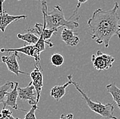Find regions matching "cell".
<instances>
[{
  "label": "cell",
  "mask_w": 120,
  "mask_h": 119,
  "mask_svg": "<svg viewBox=\"0 0 120 119\" xmlns=\"http://www.w3.org/2000/svg\"><path fill=\"white\" fill-rule=\"evenodd\" d=\"M119 8L117 2L109 10H103L99 8L88 19L87 25L91 31V38L98 45L104 44L108 48L112 36H117L120 38V17L117 13Z\"/></svg>",
  "instance_id": "obj_1"
},
{
  "label": "cell",
  "mask_w": 120,
  "mask_h": 119,
  "mask_svg": "<svg viewBox=\"0 0 120 119\" xmlns=\"http://www.w3.org/2000/svg\"><path fill=\"white\" fill-rule=\"evenodd\" d=\"M18 57H19V56L17 53L10 52L9 55H8V56H3L1 57V60L4 64H6L9 71L12 72V73L15 74L16 76H19L20 73L28 75V73L23 72L20 69V67H19L18 61H17Z\"/></svg>",
  "instance_id": "obj_6"
},
{
  "label": "cell",
  "mask_w": 120,
  "mask_h": 119,
  "mask_svg": "<svg viewBox=\"0 0 120 119\" xmlns=\"http://www.w3.org/2000/svg\"><path fill=\"white\" fill-rule=\"evenodd\" d=\"M68 82L66 83L65 84L62 85V86H55L51 90V97H52L54 99H55L56 101H60L62 99V97H64L66 94V89L68 86L72 85V75H68Z\"/></svg>",
  "instance_id": "obj_12"
},
{
  "label": "cell",
  "mask_w": 120,
  "mask_h": 119,
  "mask_svg": "<svg viewBox=\"0 0 120 119\" xmlns=\"http://www.w3.org/2000/svg\"><path fill=\"white\" fill-rule=\"evenodd\" d=\"M41 9L43 15L44 24L43 25L47 29H56L59 30L60 28H66L70 30H75L79 27L78 20L79 16L76 19H72L75 15H73L66 19L64 16V13L62 8L59 5H56L53 7L51 11H48L47 3L46 1H42Z\"/></svg>",
  "instance_id": "obj_2"
},
{
  "label": "cell",
  "mask_w": 120,
  "mask_h": 119,
  "mask_svg": "<svg viewBox=\"0 0 120 119\" xmlns=\"http://www.w3.org/2000/svg\"><path fill=\"white\" fill-rule=\"evenodd\" d=\"M18 87H19V83L18 82H15V87L10 90L8 93L7 96L6 97L4 103H2L4 107L3 108H6V106H9L11 108L16 110H21V111H24V112H27V110H22V109H20L18 107L17 105V98L19 97L18 95Z\"/></svg>",
  "instance_id": "obj_10"
},
{
  "label": "cell",
  "mask_w": 120,
  "mask_h": 119,
  "mask_svg": "<svg viewBox=\"0 0 120 119\" xmlns=\"http://www.w3.org/2000/svg\"><path fill=\"white\" fill-rule=\"evenodd\" d=\"M0 119H21L15 118L12 116V112L6 108H3L0 112Z\"/></svg>",
  "instance_id": "obj_17"
},
{
  "label": "cell",
  "mask_w": 120,
  "mask_h": 119,
  "mask_svg": "<svg viewBox=\"0 0 120 119\" xmlns=\"http://www.w3.org/2000/svg\"><path fill=\"white\" fill-rule=\"evenodd\" d=\"M27 15H10L6 10H3L0 13V30L5 32L7 27L13 22L21 19H26Z\"/></svg>",
  "instance_id": "obj_9"
},
{
  "label": "cell",
  "mask_w": 120,
  "mask_h": 119,
  "mask_svg": "<svg viewBox=\"0 0 120 119\" xmlns=\"http://www.w3.org/2000/svg\"><path fill=\"white\" fill-rule=\"evenodd\" d=\"M18 1H21V0H18Z\"/></svg>",
  "instance_id": "obj_22"
},
{
  "label": "cell",
  "mask_w": 120,
  "mask_h": 119,
  "mask_svg": "<svg viewBox=\"0 0 120 119\" xmlns=\"http://www.w3.org/2000/svg\"><path fill=\"white\" fill-rule=\"evenodd\" d=\"M61 38L68 46L75 47L78 45L80 42V38L74 30L68 29L66 28H64L61 34Z\"/></svg>",
  "instance_id": "obj_11"
},
{
  "label": "cell",
  "mask_w": 120,
  "mask_h": 119,
  "mask_svg": "<svg viewBox=\"0 0 120 119\" xmlns=\"http://www.w3.org/2000/svg\"><path fill=\"white\" fill-rule=\"evenodd\" d=\"M15 82H7L4 85L0 86V103H3L8 93L10 92L9 90L12 89L15 87Z\"/></svg>",
  "instance_id": "obj_15"
},
{
  "label": "cell",
  "mask_w": 120,
  "mask_h": 119,
  "mask_svg": "<svg viewBox=\"0 0 120 119\" xmlns=\"http://www.w3.org/2000/svg\"><path fill=\"white\" fill-rule=\"evenodd\" d=\"M106 88L108 92L111 94L114 101L116 103L117 106L120 110V88L116 86L115 83L114 82L108 84L106 86Z\"/></svg>",
  "instance_id": "obj_14"
},
{
  "label": "cell",
  "mask_w": 120,
  "mask_h": 119,
  "mask_svg": "<svg viewBox=\"0 0 120 119\" xmlns=\"http://www.w3.org/2000/svg\"><path fill=\"white\" fill-rule=\"evenodd\" d=\"M87 1H88V0H78V4H77V5H76V9H75V10L74 11V13H73V14L75 15H76V13H77L79 9L81 8V5H82V4L86 3Z\"/></svg>",
  "instance_id": "obj_19"
},
{
  "label": "cell",
  "mask_w": 120,
  "mask_h": 119,
  "mask_svg": "<svg viewBox=\"0 0 120 119\" xmlns=\"http://www.w3.org/2000/svg\"><path fill=\"white\" fill-rule=\"evenodd\" d=\"M34 67H35V68L30 73V77L31 78L32 85L34 86L36 95H37L36 103L38 105L40 101V98L41 96V92L43 87V75H42V70L38 68L36 64H34Z\"/></svg>",
  "instance_id": "obj_8"
},
{
  "label": "cell",
  "mask_w": 120,
  "mask_h": 119,
  "mask_svg": "<svg viewBox=\"0 0 120 119\" xmlns=\"http://www.w3.org/2000/svg\"><path fill=\"white\" fill-rule=\"evenodd\" d=\"M115 58L111 55L104 53L98 50L96 55L93 54L91 56V62L94 67L97 71H105L112 68V64Z\"/></svg>",
  "instance_id": "obj_4"
},
{
  "label": "cell",
  "mask_w": 120,
  "mask_h": 119,
  "mask_svg": "<svg viewBox=\"0 0 120 119\" xmlns=\"http://www.w3.org/2000/svg\"><path fill=\"white\" fill-rule=\"evenodd\" d=\"M51 62L52 65L56 67H60L64 64V56L60 53H55L51 58Z\"/></svg>",
  "instance_id": "obj_16"
},
{
  "label": "cell",
  "mask_w": 120,
  "mask_h": 119,
  "mask_svg": "<svg viewBox=\"0 0 120 119\" xmlns=\"http://www.w3.org/2000/svg\"><path fill=\"white\" fill-rule=\"evenodd\" d=\"M74 115L72 114H62L60 116V119H73Z\"/></svg>",
  "instance_id": "obj_20"
},
{
  "label": "cell",
  "mask_w": 120,
  "mask_h": 119,
  "mask_svg": "<svg viewBox=\"0 0 120 119\" xmlns=\"http://www.w3.org/2000/svg\"><path fill=\"white\" fill-rule=\"evenodd\" d=\"M72 84L74 85L75 88L77 90L81 95H82V99L85 101L87 105L89 107L92 112H95L100 116H101L104 119H118L114 115V109L115 106L112 103H106L102 104L100 102H94L90 97L87 95V94L81 89L79 84L77 82H74L72 79Z\"/></svg>",
  "instance_id": "obj_3"
},
{
  "label": "cell",
  "mask_w": 120,
  "mask_h": 119,
  "mask_svg": "<svg viewBox=\"0 0 120 119\" xmlns=\"http://www.w3.org/2000/svg\"><path fill=\"white\" fill-rule=\"evenodd\" d=\"M18 95L21 100L28 101L31 106L37 105V95L31 82L25 88L18 87Z\"/></svg>",
  "instance_id": "obj_7"
},
{
  "label": "cell",
  "mask_w": 120,
  "mask_h": 119,
  "mask_svg": "<svg viewBox=\"0 0 120 119\" xmlns=\"http://www.w3.org/2000/svg\"><path fill=\"white\" fill-rule=\"evenodd\" d=\"M17 38L20 40L27 43L29 45H36L39 40V37L35 34L32 33L27 29L25 30V33L24 34H18L16 35Z\"/></svg>",
  "instance_id": "obj_13"
},
{
  "label": "cell",
  "mask_w": 120,
  "mask_h": 119,
  "mask_svg": "<svg viewBox=\"0 0 120 119\" xmlns=\"http://www.w3.org/2000/svg\"><path fill=\"white\" fill-rule=\"evenodd\" d=\"M38 109V105H33V106H31V108L30 109V111L27 112L23 119H36V114H35V112Z\"/></svg>",
  "instance_id": "obj_18"
},
{
  "label": "cell",
  "mask_w": 120,
  "mask_h": 119,
  "mask_svg": "<svg viewBox=\"0 0 120 119\" xmlns=\"http://www.w3.org/2000/svg\"><path fill=\"white\" fill-rule=\"evenodd\" d=\"M0 52L4 53V52H15V53H23L29 57L33 58L36 64L39 66V68L42 70L41 65L40 64V52L38 50V49L35 47L34 45H25L22 47L20 48H17V49H5V48H2L0 49Z\"/></svg>",
  "instance_id": "obj_5"
},
{
  "label": "cell",
  "mask_w": 120,
  "mask_h": 119,
  "mask_svg": "<svg viewBox=\"0 0 120 119\" xmlns=\"http://www.w3.org/2000/svg\"><path fill=\"white\" fill-rule=\"evenodd\" d=\"M6 0H0V13L3 11V4Z\"/></svg>",
  "instance_id": "obj_21"
}]
</instances>
